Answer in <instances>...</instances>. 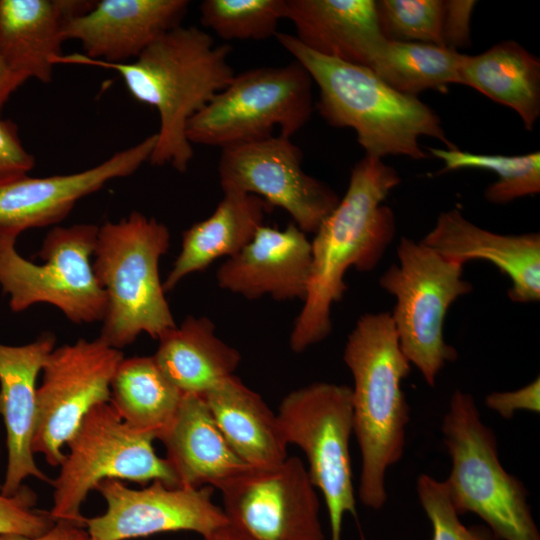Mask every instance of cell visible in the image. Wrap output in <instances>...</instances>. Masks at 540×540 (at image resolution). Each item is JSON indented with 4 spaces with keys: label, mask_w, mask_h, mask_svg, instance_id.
I'll list each match as a JSON object with an SVG mask.
<instances>
[{
    "label": "cell",
    "mask_w": 540,
    "mask_h": 540,
    "mask_svg": "<svg viewBox=\"0 0 540 540\" xmlns=\"http://www.w3.org/2000/svg\"><path fill=\"white\" fill-rule=\"evenodd\" d=\"M401 179L381 158L365 155L351 170L347 191L311 241V269L303 306L290 334L300 353L332 330L331 308L342 300L351 267L372 271L395 236V216L383 202Z\"/></svg>",
    "instance_id": "cell-1"
},
{
    "label": "cell",
    "mask_w": 540,
    "mask_h": 540,
    "mask_svg": "<svg viewBox=\"0 0 540 540\" xmlns=\"http://www.w3.org/2000/svg\"><path fill=\"white\" fill-rule=\"evenodd\" d=\"M229 45H215L196 26H177L161 35L132 62L109 63L82 53L54 57L56 64L95 66L116 71L137 101L154 107L160 126L151 165L170 164L185 172L193 158L188 121L235 76Z\"/></svg>",
    "instance_id": "cell-2"
},
{
    "label": "cell",
    "mask_w": 540,
    "mask_h": 540,
    "mask_svg": "<svg viewBox=\"0 0 540 540\" xmlns=\"http://www.w3.org/2000/svg\"><path fill=\"white\" fill-rule=\"evenodd\" d=\"M343 360L353 377V433L361 454L358 496L372 509L387 501L386 473L402 457L409 406L402 381L411 364L403 354L390 312L359 317Z\"/></svg>",
    "instance_id": "cell-3"
},
{
    "label": "cell",
    "mask_w": 540,
    "mask_h": 540,
    "mask_svg": "<svg viewBox=\"0 0 540 540\" xmlns=\"http://www.w3.org/2000/svg\"><path fill=\"white\" fill-rule=\"evenodd\" d=\"M275 38L318 87L316 108L322 118L334 127L352 128L365 155L425 159L419 144L423 136L457 148L438 114L418 97L396 91L367 67L319 55L292 34L278 32Z\"/></svg>",
    "instance_id": "cell-4"
},
{
    "label": "cell",
    "mask_w": 540,
    "mask_h": 540,
    "mask_svg": "<svg viewBox=\"0 0 540 540\" xmlns=\"http://www.w3.org/2000/svg\"><path fill=\"white\" fill-rule=\"evenodd\" d=\"M170 245L168 228L133 211L99 227L93 268L107 305L99 336L122 349L146 333L159 339L176 327L159 275Z\"/></svg>",
    "instance_id": "cell-5"
},
{
    "label": "cell",
    "mask_w": 540,
    "mask_h": 540,
    "mask_svg": "<svg viewBox=\"0 0 540 540\" xmlns=\"http://www.w3.org/2000/svg\"><path fill=\"white\" fill-rule=\"evenodd\" d=\"M441 430L452 467L443 481L458 515L474 513L497 539L540 540L523 483L502 466L474 398L455 390Z\"/></svg>",
    "instance_id": "cell-6"
},
{
    "label": "cell",
    "mask_w": 540,
    "mask_h": 540,
    "mask_svg": "<svg viewBox=\"0 0 540 540\" xmlns=\"http://www.w3.org/2000/svg\"><path fill=\"white\" fill-rule=\"evenodd\" d=\"M398 264L381 275L380 286L395 297L391 319L400 348L433 387L436 377L457 350L444 339V320L450 306L473 289L462 278L463 266L445 259L434 249L402 237Z\"/></svg>",
    "instance_id": "cell-7"
},
{
    "label": "cell",
    "mask_w": 540,
    "mask_h": 540,
    "mask_svg": "<svg viewBox=\"0 0 540 540\" xmlns=\"http://www.w3.org/2000/svg\"><path fill=\"white\" fill-rule=\"evenodd\" d=\"M98 230L86 223L52 228L37 252L42 264L17 252L19 233L0 231V286L11 310L47 303L75 324L102 322L107 299L91 262Z\"/></svg>",
    "instance_id": "cell-8"
},
{
    "label": "cell",
    "mask_w": 540,
    "mask_h": 540,
    "mask_svg": "<svg viewBox=\"0 0 540 540\" xmlns=\"http://www.w3.org/2000/svg\"><path fill=\"white\" fill-rule=\"evenodd\" d=\"M313 81L297 61L263 66L235 74L187 123L189 142L219 147L273 136L290 138L311 118Z\"/></svg>",
    "instance_id": "cell-9"
},
{
    "label": "cell",
    "mask_w": 540,
    "mask_h": 540,
    "mask_svg": "<svg viewBox=\"0 0 540 540\" xmlns=\"http://www.w3.org/2000/svg\"><path fill=\"white\" fill-rule=\"evenodd\" d=\"M155 437L126 424L108 403L93 407L67 442L68 452L50 480L55 521L85 526L81 506L89 492L104 479L128 480L146 485L158 480L178 487V479L153 447Z\"/></svg>",
    "instance_id": "cell-10"
},
{
    "label": "cell",
    "mask_w": 540,
    "mask_h": 540,
    "mask_svg": "<svg viewBox=\"0 0 540 540\" xmlns=\"http://www.w3.org/2000/svg\"><path fill=\"white\" fill-rule=\"evenodd\" d=\"M277 417L288 445L298 446L307 458L310 480L327 507L331 540H341L345 514L356 516L351 387L315 382L294 390L281 401Z\"/></svg>",
    "instance_id": "cell-11"
},
{
    "label": "cell",
    "mask_w": 540,
    "mask_h": 540,
    "mask_svg": "<svg viewBox=\"0 0 540 540\" xmlns=\"http://www.w3.org/2000/svg\"><path fill=\"white\" fill-rule=\"evenodd\" d=\"M123 358L120 349L100 337L79 339L51 351L37 388L34 454L43 455L50 466L61 464L65 456L63 447L85 415L93 407L110 401L111 382Z\"/></svg>",
    "instance_id": "cell-12"
},
{
    "label": "cell",
    "mask_w": 540,
    "mask_h": 540,
    "mask_svg": "<svg viewBox=\"0 0 540 540\" xmlns=\"http://www.w3.org/2000/svg\"><path fill=\"white\" fill-rule=\"evenodd\" d=\"M218 489L228 524L248 540H324L316 488L298 457L249 468Z\"/></svg>",
    "instance_id": "cell-13"
},
{
    "label": "cell",
    "mask_w": 540,
    "mask_h": 540,
    "mask_svg": "<svg viewBox=\"0 0 540 540\" xmlns=\"http://www.w3.org/2000/svg\"><path fill=\"white\" fill-rule=\"evenodd\" d=\"M302 158L299 147L280 135L224 148L218 163L222 191L258 196L284 209L306 234L315 233L340 198L303 170Z\"/></svg>",
    "instance_id": "cell-14"
},
{
    "label": "cell",
    "mask_w": 540,
    "mask_h": 540,
    "mask_svg": "<svg viewBox=\"0 0 540 540\" xmlns=\"http://www.w3.org/2000/svg\"><path fill=\"white\" fill-rule=\"evenodd\" d=\"M104 498L103 514L85 518L90 540H127L171 531H193L203 537L228 524L212 501L213 487H170L152 481L131 489L118 479H104L95 488Z\"/></svg>",
    "instance_id": "cell-15"
},
{
    "label": "cell",
    "mask_w": 540,
    "mask_h": 540,
    "mask_svg": "<svg viewBox=\"0 0 540 540\" xmlns=\"http://www.w3.org/2000/svg\"><path fill=\"white\" fill-rule=\"evenodd\" d=\"M156 141L154 133L81 172L42 178L25 175L0 184V231L20 234L61 222L79 200L149 161Z\"/></svg>",
    "instance_id": "cell-16"
},
{
    "label": "cell",
    "mask_w": 540,
    "mask_h": 540,
    "mask_svg": "<svg viewBox=\"0 0 540 540\" xmlns=\"http://www.w3.org/2000/svg\"><path fill=\"white\" fill-rule=\"evenodd\" d=\"M311 269V241L293 222L283 230L262 225L253 239L223 262L220 288L249 300H304Z\"/></svg>",
    "instance_id": "cell-17"
},
{
    "label": "cell",
    "mask_w": 540,
    "mask_h": 540,
    "mask_svg": "<svg viewBox=\"0 0 540 540\" xmlns=\"http://www.w3.org/2000/svg\"><path fill=\"white\" fill-rule=\"evenodd\" d=\"M187 0H101L67 22L65 40L82 44L83 55L109 63L128 62L161 35L180 25Z\"/></svg>",
    "instance_id": "cell-18"
},
{
    "label": "cell",
    "mask_w": 540,
    "mask_h": 540,
    "mask_svg": "<svg viewBox=\"0 0 540 540\" xmlns=\"http://www.w3.org/2000/svg\"><path fill=\"white\" fill-rule=\"evenodd\" d=\"M51 332L22 346L0 343V415L6 429L7 469L1 492L15 494L28 477L49 482L37 466L32 441L37 421V378L55 348Z\"/></svg>",
    "instance_id": "cell-19"
},
{
    "label": "cell",
    "mask_w": 540,
    "mask_h": 540,
    "mask_svg": "<svg viewBox=\"0 0 540 540\" xmlns=\"http://www.w3.org/2000/svg\"><path fill=\"white\" fill-rule=\"evenodd\" d=\"M421 242L447 260L464 265L483 259L494 264L511 281L508 296L518 303L540 299V235H503L483 229L458 209L439 214Z\"/></svg>",
    "instance_id": "cell-20"
},
{
    "label": "cell",
    "mask_w": 540,
    "mask_h": 540,
    "mask_svg": "<svg viewBox=\"0 0 540 540\" xmlns=\"http://www.w3.org/2000/svg\"><path fill=\"white\" fill-rule=\"evenodd\" d=\"M294 35L319 55L370 68L387 42L374 0H286Z\"/></svg>",
    "instance_id": "cell-21"
},
{
    "label": "cell",
    "mask_w": 540,
    "mask_h": 540,
    "mask_svg": "<svg viewBox=\"0 0 540 540\" xmlns=\"http://www.w3.org/2000/svg\"><path fill=\"white\" fill-rule=\"evenodd\" d=\"M90 0H0V55L26 78L49 83L53 58L63 55V30L90 10Z\"/></svg>",
    "instance_id": "cell-22"
},
{
    "label": "cell",
    "mask_w": 540,
    "mask_h": 540,
    "mask_svg": "<svg viewBox=\"0 0 540 540\" xmlns=\"http://www.w3.org/2000/svg\"><path fill=\"white\" fill-rule=\"evenodd\" d=\"M179 486L219 488L248 470L231 449L201 395L184 393L178 410L159 437Z\"/></svg>",
    "instance_id": "cell-23"
},
{
    "label": "cell",
    "mask_w": 540,
    "mask_h": 540,
    "mask_svg": "<svg viewBox=\"0 0 540 540\" xmlns=\"http://www.w3.org/2000/svg\"><path fill=\"white\" fill-rule=\"evenodd\" d=\"M224 438L251 468H268L287 457L280 423L262 397L235 375L201 395Z\"/></svg>",
    "instance_id": "cell-24"
},
{
    "label": "cell",
    "mask_w": 540,
    "mask_h": 540,
    "mask_svg": "<svg viewBox=\"0 0 540 540\" xmlns=\"http://www.w3.org/2000/svg\"><path fill=\"white\" fill-rule=\"evenodd\" d=\"M213 213L183 232L181 250L163 282L173 290L187 275L203 271L220 257L240 252L264 225L273 207L262 198L239 192L223 193Z\"/></svg>",
    "instance_id": "cell-25"
},
{
    "label": "cell",
    "mask_w": 540,
    "mask_h": 540,
    "mask_svg": "<svg viewBox=\"0 0 540 540\" xmlns=\"http://www.w3.org/2000/svg\"><path fill=\"white\" fill-rule=\"evenodd\" d=\"M157 365L183 394L204 395L234 375L241 355L222 341L208 317L188 316L159 339Z\"/></svg>",
    "instance_id": "cell-26"
},
{
    "label": "cell",
    "mask_w": 540,
    "mask_h": 540,
    "mask_svg": "<svg viewBox=\"0 0 540 540\" xmlns=\"http://www.w3.org/2000/svg\"><path fill=\"white\" fill-rule=\"evenodd\" d=\"M460 84L513 109L526 130L540 116V60L513 40L478 55H463Z\"/></svg>",
    "instance_id": "cell-27"
},
{
    "label": "cell",
    "mask_w": 540,
    "mask_h": 540,
    "mask_svg": "<svg viewBox=\"0 0 540 540\" xmlns=\"http://www.w3.org/2000/svg\"><path fill=\"white\" fill-rule=\"evenodd\" d=\"M182 396L153 356H135L119 363L109 403L126 424L159 439L172 422Z\"/></svg>",
    "instance_id": "cell-28"
},
{
    "label": "cell",
    "mask_w": 540,
    "mask_h": 540,
    "mask_svg": "<svg viewBox=\"0 0 540 540\" xmlns=\"http://www.w3.org/2000/svg\"><path fill=\"white\" fill-rule=\"evenodd\" d=\"M462 53L429 43L387 40L369 68L396 91L415 96L428 89L446 92L460 84Z\"/></svg>",
    "instance_id": "cell-29"
},
{
    "label": "cell",
    "mask_w": 540,
    "mask_h": 540,
    "mask_svg": "<svg viewBox=\"0 0 540 540\" xmlns=\"http://www.w3.org/2000/svg\"><path fill=\"white\" fill-rule=\"evenodd\" d=\"M444 166L439 173L474 168L492 171L498 179L484 193L493 204H506L540 191V152L505 156L476 154L455 149L427 148Z\"/></svg>",
    "instance_id": "cell-30"
},
{
    "label": "cell",
    "mask_w": 540,
    "mask_h": 540,
    "mask_svg": "<svg viewBox=\"0 0 540 540\" xmlns=\"http://www.w3.org/2000/svg\"><path fill=\"white\" fill-rule=\"evenodd\" d=\"M286 16V0H204L200 21L224 40L275 37Z\"/></svg>",
    "instance_id": "cell-31"
},
{
    "label": "cell",
    "mask_w": 540,
    "mask_h": 540,
    "mask_svg": "<svg viewBox=\"0 0 540 540\" xmlns=\"http://www.w3.org/2000/svg\"><path fill=\"white\" fill-rule=\"evenodd\" d=\"M376 11L382 34L387 40L444 46V1L380 0L376 1Z\"/></svg>",
    "instance_id": "cell-32"
},
{
    "label": "cell",
    "mask_w": 540,
    "mask_h": 540,
    "mask_svg": "<svg viewBox=\"0 0 540 540\" xmlns=\"http://www.w3.org/2000/svg\"><path fill=\"white\" fill-rule=\"evenodd\" d=\"M416 490L432 525V540H497L487 528L462 524L443 481L422 474L417 479Z\"/></svg>",
    "instance_id": "cell-33"
},
{
    "label": "cell",
    "mask_w": 540,
    "mask_h": 540,
    "mask_svg": "<svg viewBox=\"0 0 540 540\" xmlns=\"http://www.w3.org/2000/svg\"><path fill=\"white\" fill-rule=\"evenodd\" d=\"M0 484V534L39 536L47 532L55 520L47 510L38 509L37 494L26 485L13 495H4Z\"/></svg>",
    "instance_id": "cell-34"
},
{
    "label": "cell",
    "mask_w": 540,
    "mask_h": 540,
    "mask_svg": "<svg viewBox=\"0 0 540 540\" xmlns=\"http://www.w3.org/2000/svg\"><path fill=\"white\" fill-rule=\"evenodd\" d=\"M35 158L23 146L18 126L0 117V184L28 175Z\"/></svg>",
    "instance_id": "cell-35"
},
{
    "label": "cell",
    "mask_w": 540,
    "mask_h": 540,
    "mask_svg": "<svg viewBox=\"0 0 540 540\" xmlns=\"http://www.w3.org/2000/svg\"><path fill=\"white\" fill-rule=\"evenodd\" d=\"M476 3L474 0L444 1L442 38L445 47L458 51L470 45V23Z\"/></svg>",
    "instance_id": "cell-36"
},
{
    "label": "cell",
    "mask_w": 540,
    "mask_h": 540,
    "mask_svg": "<svg viewBox=\"0 0 540 540\" xmlns=\"http://www.w3.org/2000/svg\"><path fill=\"white\" fill-rule=\"evenodd\" d=\"M485 404L505 419L512 418L515 412L519 410L539 413V377L528 385L514 391L493 392L486 397Z\"/></svg>",
    "instance_id": "cell-37"
},
{
    "label": "cell",
    "mask_w": 540,
    "mask_h": 540,
    "mask_svg": "<svg viewBox=\"0 0 540 540\" xmlns=\"http://www.w3.org/2000/svg\"><path fill=\"white\" fill-rule=\"evenodd\" d=\"M0 540H90L85 526L59 520L44 534L24 536L18 534H0Z\"/></svg>",
    "instance_id": "cell-38"
},
{
    "label": "cell",
    "mask_w": 540,
    "mask_h": 540,
    "mask_svg": "<svg viewBox=\"0 0 540 540\" xmlns=\"http://www.w3.org/2000/svg\"><path fill=\"white\" fill-rule=\"evenodd\" d=\"M27 80L24 75L11 69L0 55V116L10 96Z\"/></svg>",
    "instance_id": "cell-39"
},
{
    "label": "cell",
    "mask_w": 540,
    "mask_h": 540,
    "mask_svg": "<svg viewBox=\"0 0 540 540\" xmlns=\"http://www.w3.org/2000/svg\"><path fill=\"white\" fill-rule=\"evenodd\" d=\"M203 538L204 540H248L246 537L233 529L229 524L216 529Z\"/></svg>",
    "instance_id": "cell-40"
}]
</instances>
